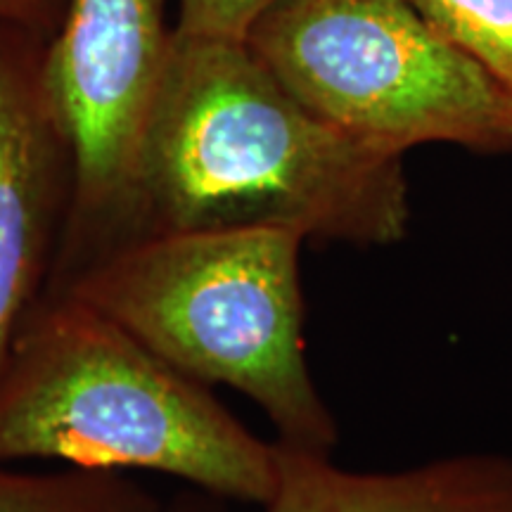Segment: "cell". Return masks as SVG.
<instances>
[{"instance_id":"cell-11","label":"cell","mask_w":512,"mask_h":512,"mask_svg":"<svg viewBox=\"0 0 512 512\" xmlns=\"http://www.w3.org/2000/svg\"><path fill=\"white\" fill-rule=\"evenodd\" d=\"M67 0H0V19L50 38L64 15Z\"/></svg>"},{"instance_id":"cell-7","label":"cell","mask_w":512,"mask_h":512,"mask_svg":"<svg viewBox=\"0 0 512 512\" xmlns=\"http://www.w3.org/2000/svg\"><path fill=\"white\" fill-rule=\"evenodd\" d=\"M278 444L266 512H512V456L460 453L406 470L356 472L332 453Z\"/></svg>"},{"instance_id":"cell-9","label":"cell","mask_w":512,"mask_h":512,"mask_svg":"<svg viewBox=\"0 0 512 512\" xmlns=\"http://www.w3.org/2000/svg\"><path fill=\"white\" fill-rule=\"evenodd\" d=\"M512 93V0H408Z\"/></svg>"},{"instance_id":"cell-8","label":"cell","mask_w":512,"mask_h":512,"mask_svg":"<svg viewBox=\"0 0 512 512\" xmlns=\"http://www.w3.org/2000/svg\"><path fill=\"white\" fill-rule=\"evenodd\" d=\"M0 512H164L126 472H17L0 463Z\"/></svg>"},{"instance_id":"cell-4","label":"cell","mask_w":512,"mask_h":512,"mask_svg":"<svg viewBox=\"0 0 512 512\" xmlns=\"http://www.w3.org/2000/svg\"><path fill=\"white\" fill-rule=\"evenodd\" d=\"M247 46L311 112L406 157L420 145L512 152V93L408 0H278Z\"/></svg>"},{"instance_id":"cell-3","label":"cell","mask_w":512,"mask_h":512,"mask_svg":"<svg viewBox=\"0 0 512 512\" xmlns=\"http://www.w3.org/2000/svg\"><path fill=\"white\" fill-rule=\"evenodd\" d=\"M302 235L204 228L140 235L62 290L192 380L235 389L275 441L332 453L339 427L306 358Z\"/></svg>"},{"instance_id":"cell-2","label":"cell","mask_w":512,"mask_h":512,"mask_svg":"<svg viewBox=\"0 0 512 512\" xmlns=\"http://www.w3.org/2000/svg\"><path fill=\"white\" fill-rule=\"evenodd\" d=\"M157 472L207 496L271 501L278 444L242 425L207 384L69 294L46 292L0 363V463Z\"/></svg>"},{"instance_id":"cell-1","label":"cell","mask_w":512,"mask_h":512,"mask_svg":"<svg viewBox=\"0 0 512 512\" xmlns=\"http://www.w3.org/2000/svg\"><path fill=\"white\" fill-rule=\"evenodd\" d=\"M408 226L403 155L320 119L247 41L174 31L140 143L128 240L285 228L306 242L389 247Z\"/></svg>"},{"instance_id":"cell-6","label":"cell","mask_w":512,"mask_h":512,"mask_svg":"<svg viewBox=\"0 0 512 512\" xmlns=\"http://www.w3.org/2000/svg\"><path fill=\"white\" fill-rule=\"evenodd\" d=\"M48 38L0 19V363L43 297L76 202V152Z\"/></svg>"},{"instance_id":"cell-10","label":"cell","mask_w":512,"mask_h":512,"mask_svg":"<svg viewBox=\"0 0 512 512\" xmlns=\"http://www.w3.org/2000/svg\"><path fill=\"white\" fill-rule=\"evenodd\" d=\"M278 0H178L174 31L192 38L245 41L254 22Z\"/></svg>"},{"instance_id":"cell-12","label":"cell","mask_w":512,"mask_h":512,"mask_svg":"<svg viewBox=\"0 0 512 512\" xmlns=\"http://www.w3.org/2000/svg\"><path fill=\"white\" fill-rule=\"evenodd\" d=\"M164 512H211V510H209L207 501H195V498L185 496V498H181V501L174 503L169 510H164Z\"/></svg>"},{"instance_id":"cell-5","label":"cell","mask_w":512,"mask_h":512,"mask_svg":"<svg viewBox=\"0 0 512 512\" xmlns=\"http://www.w3.org/2000/svg\"><path fill=\"white\" fill-rule=\"evenodd\" d=\"M174 24L166 0H67L48 38L46 74L76 152V202L46 292L131 233L140 143Z\"/></svg>"}]
</instances>
